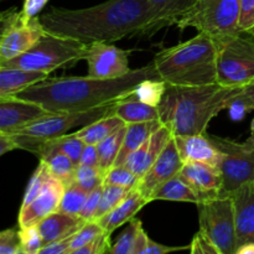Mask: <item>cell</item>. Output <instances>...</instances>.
<instances>
[{
	"mask_svg": "<svg viewBox=\"0 0 254 254\" xmlns=\"http://www.w3.org/2000/svg\"><path fill=\"white\" fill-rule=\"evenodd\" d=\"M155 200L180 201V202H191L195 205L201 202L197 193L179 175L169 179L153 191L150 196V202Z\"/></svg>",
	"mask_w": 254,
	"mask_h": 254,
	"instance_id": "25",
	"label": "cell"
},
{
	"mask_svg": "<svg viewBox=\"0 0 254 254\" xmlns=\"http://www.w3.org/2000/svg\"><path fill=\"white\" fill-rule=\"evenodd\" d=\"M72 238H73V236L64 238V240L55 241V242L49 243V245H45L39 254H69Z\"/></svg>",
	"mask_w": 254,
	"mask_h": 254,
	"instance_id": "44",
	"label": "cell"
},
{
	"mask_svg": "<svg viewBox=\"0 0 254 254\" xmlns=\"http://www.w3.org/2000/svg\"><path fill=\"white\" fill-rule=\"evenodd\" d=\"M236 254H254V242H247L240 246L236 251Z\"/></svg>",
	"mask_w": 254,
	"mask_h": 254,
	"instance_id": "50",
	"label": "cell"
},
{
	"mask_svg": "<svg viewBox=\"0 0 254 254\" xmlns=\"http://www.w3.org/2000/svg\"><path fill=\"white\" fill-rule=\"evenodd\" d=\"M148 79H160L154 61L118 78H47L27 87L15 97L36 102L50 113L87 111L124 99Z\"/></svg>",
	"mask_w": 254,
	"mask_h": 254,
	"instance_id": "2",
	"label": "cell"
},
{
	"mask_svg": "<svg viewBox=\"0 0 254 254\" xmlns=\"http://www.w3.org/2000/svg\"><path fill=\"white\" fill-rule=\"evenodd\" d=\"M248 139H250V140L254 141V119H253V122H252V127H251V136Z\"/></svg>",
	"mask_w": 254,
	"mask_h": 254,
	"instance_id": "51",
	"label": "cell"
},
{
	"mask_svg": "<svg viewBox=\"0 0 254 254\" xmlns=\"http://www.w3.org/2000/svg\"><path fill=\"white\" fill-rule=\"evenodd\" d=\"M156 17L158 29L176 25L181 16L192 7L196 0H148Z\"/></svg>",
	"mask_w": 254,
	"mask_h": 254,
	"instance_id": "24",
	"label": "cell"
},
{
	"mask_svg": "<svg viewBox=\"0 0 254 254\" xmlns=\"http://www.w3.org/2000/svg\"><path fill=\"white\" fill-rule=\"evenodd\" d=\"M49 113L36 102L15 96L0 97V131L12 133Z\"/></svg>",
	"mask_w": 254,
	"mask_h": 254,
	"instance_id": "16",
	"label": "cell"
},
{
	"mask_svg": "<svg viewBox=\"0 0 254 254\" xmlns=\"http://www.w3.org/2000/svg\"><path fill=\"white\" fill-rule=\"evenodd\" d=\"M21 254H39L45 243L37 226L19 227Z\"/></svg>",
	"mask_w": 254,
	"mask_h": 254,
	"instance_id": "37",
	"label": "cell"
},
{
	"mask_svg": "<svg viewBox=\"0 0 254 254\" xmlns=\"http://www.w3.org/2000/svg\"><path fill=\"white\" fill-rule=\"evenodd\" d=\"M179 176L197 193L201 201L218 197L223 185L220 168L197 161L184 164Z\"/></svg>",
	"mask_w": 254,
	"mask_h": 254,
	"instance_id": "15",
	"label": "cell"
},
{
	"mask_svg": "<svg viewBox=\"0 0 254 254\" xmlns=\"http://www.w3.org/2000/svg\"><path fill=\"white\" fill-rule=\"evenodd\" d=\"M111 248V233L103 232L98 237L94 238L91 243L79 248V250L74 251L73 254H103L109 253Z\"/></svg>",
	"mask_w": 254,
	"mask_h": 254,
	"instance_id": "42",
	"label": "cell"
},
{
	"mask_svg": "<svg viewBox=\"0 0 254 254\" xmlns=\"http://www.w3.org/2000/svg\"><path fill=\"white\" fill-rule=\"evenodd\" d=\"M103 188L104 186L101 185L89 192L86 203L83 205V208L79 213V217L83 218L84 221H94L97 210H98L99 201H101L102 193H103Z\"/></svg>",
	"mask_w": 254,
	"mask_h": 254,
	"instance_id": "43",
	"label": "cell"
},
{
	"mask_svg": "<svg viewBox=\"0 0 254 254\" xmlns=\"http://www.w3.org/2000/svg\"><path fill=\"white\" fill-rule=\"evenodd\" d=\"M104 175L99 170L98 166L89 165H77L76 173H74V183L77 188L91 192L98 186L103 185Z\"/></svg>",
	"mask_w": 254,
	"mask_h": 254,
	"instance_id": "34",
	"label": "cell"
},
{
	"mask_svg": "<svg viewBox=\"0 0 254 254\" xmlns=\"http://www.w3.org/2000/svg\"><path fill=\"white\" fill-rule=\"evenodd\" d=\"M116 103L106 104V106L87 109V111L49 113L31 122L24 128L17 129L9 134L15 139L19 149H25V150H29L35 154L40 143L64 135L71 129L77 128V127H79L81 129L108 116L112 113Z\"/></svg>",
	"mask_w": 254,
	"mask_h": 254,
	"instance_id": "6",
	"label": "cell"
},
{
	"mask_svg": "<svg viewBox=\"0 0 254 254\" xmlns=\"http://www.w3.org/2000/svg\"><path fill=\"white\" fill-rule=\"evenodd\" d=\"M139 176L124 165H114L103 178V185H114L127 189H135L139 184Z\"/></svg>",
	"mask_w": 254,
	"mask_h": 254,
	"instance_id": "36",
	"label": "cell"
},
{
	"mask_svg": "<svg viewBox=\"0 0 254 254\" xmlns=\"http://www.w3.org/2000/svg\"><path fill=\"white\" fill-rule=\"evenodd\" d=\"M19 149V145L15 141V139L9 133L0 131V155H5L9 151Z\"/></svg>",
	"mask_w": 254,
	"mask_h": 254,
	"instance_id": "48",
	"label": "cell"
},
{
	"mask_svg": "<svg viewBox=\"0 0 254 254\" xmlns=\"http://www.w3.org/2000/svg\"><path fill=\"white\" fill-rule=\"evenodd\" d=\"M49 0H24L21 14L25 20H32L37 17L42 9L46 6Z\"/></svg>",
	"mask_w": 254,
	"mask_h": 254,
	"instance_id": "45",
	"label": "cell"
},
{
	"mask_svg": "<svg viewBox=\"0 0 254 254\" xmlns=\"http://www.w3.org/2000/svg\"><path fill=\"white\" fill-rule=\"evenodd\" d=\"M217 47V82L243 88L254 83V36L235 32L213 37Z\"/></svg>",
	"mask_w": 254,
	"mask_h": 254,
	"instance_id": "7",
	"label": "cell"
},
{
	"mask_svg": "<svg viewBox=\"0 0 254 254\" xmlns=\"http://www.w3.org/2000/svg\"><path fill=\"white\" fill-rule=\"evenodd\" d=\"M66 186L57 178H52L46 188L29 203L20 207L17 225L19 227H30L37 226L40 221L44 220L51 213L59 210L60 202L64 196Z\"/></svg>",
	"mask_w": 254,
	"mask_h": 254,
	"instance_id": "14",
	"label": "cell"
},
{
	"mask_svg": "<svg viewBox=\"0 0 254 254\" xmlns=\"http://www.w3.org/2000/svg\"><path fill=\"white\" fill-rule=\"evenodd\" d=\"M112 114L119 117L126 124L143 123V122L160 119L158 106H153L138 99H131L129 97L117 102Z\"/></svg>",
	"mask_w": 254,
	"mask_h": 254,
	"instance_id": "22",
	"label": "cell"
},
{
	"mask_svg": "<svg viewBox=\"0 0 254 254\" xmlns=\"http://www.w3.org/2000/svg\"><path fill=\"white\" fill-rule=\"evenodd\" d=\"M189 251L191 254H221L213 241L201 230L193 236Z\"/></svg>",
	"mask_w": 254,
	"mask_h": 254,
	"instance_id": "39",
	"label": "cell"
},
{
	"mask_svg": "<svg viewBox=\"0 0 254 254\" xmlns=\"http://www.w3.org/2000/svg\"><path fill=\"white\" fill-rule=\"evenodd\" d=\"M78 165H89V166H98V153H97V146L86 144L82 153L81 160Z\"/></svg>",
	"mask_w": 254,
	"mask_h": 254,
	"instance_id": "47",
	"label": "cell"
},
{
	"mask_svg": "<svg viewBox=\"0 0 254 254\" xmlns=\"http://www.w3.org/2000/svg\"><path fill=\"white\" fill-rule=\"evenodd\" d=\"M89 192L82 190V189L77 188L76 185H71L66 188L64 196L60 202L59 210L60 212L68 213V215L79 216L83 205L86 203L87 197H88Z\"/></svg>",
	"mask_w": 254,
	"mask_h": 254,
	"instance_id": "33",
	"label": "cell"
},
{
	"mask_svg": "<svg viewBox=\"0 0 254 254\" xmlns=\"http://www.w3.org/2000/svg\"><path fill=\"white\" fill-rule=\"evenodd\" d=\"M103 232H106V231L102 228V226L97 221H87L79 228L78 232L73 236V238H72L71 247H69V254H73L74 251L79 250V248L84 247L86 245L91 243L94 238H97Z\"/></svg>",
	"mask_w": 254,
	"mask_h": 254,
	"instance_id": "38",
	"label": "cell"
},
{
	"mask_svg": "<svg viewBox=\"0 0 254 254\" xmlns=\"http://www.w3.org/2000/svg\"><path fill=\"white\" fill-rule=\"evenodd\" d=\"M238 101L242 102L247 109H254V84L243 87L238 96Z\"/></svg>",
	"mask_w": 254,
	"mask_h": 254,
	"instance_id": "49",
	"label": "cell"
},
{
	"mask_svg": "<svg viewBox=\"0 0 254 254\" xmlns=\"http://www.w3.org/2000/svg\"><path fill=\"white\" fill-rule=\"evenodd\" d=\"M127 131V124L122 127L121 129L109 135L104 140L99 141L97 144V153H98V168L102 174H106L109 169L116 165L117 158L119 155V151L122 149L124 135Z\"/></svg>",
	"mask_w": 254,
	"mask_h": 254,
	"instance_id": "29",
	"label": "cell"
},
{
	"mask_svg": "<svg viewBox=\"0 0 254 254\" xmlns=\"http://www.w3.org/2000/svg\"><path fill=\"white\" fill-rule=\"evenodd\" d=\"M86 222L87 221H84L79 216L68 215V213L56 211V212L45 217L42 221H40L37 227L41 232L44 243L49 245L55 241L74 236Z\"/></svg>",
	"mask_w": 254,
	"mask_h": 254,
	"instance_id": "20",
	"label": "cell"
},
{
	"mask_svg": "<svg viewBox=\"0 0 254 254\" xmlns=\"http://www.w3.org/2000/svg\"><path fill=\"white\" fill-rule=\"evenodd\" d=\"M242 88L220 83L206 86L166 84L158 104L160 121L174 136L206 134L208 123L223 109L231 108Z\"/></svg>",
	"mask_w": 254,
	"mask_h": 254,
	"instance_id": "3",
	"label": "cell"
},
{
	"mask_svg": "<svg viewBox=\"0 0 254 254\" xmlns=\"http://www.w3.org/2000/svg\"><path fill=\"white\" fill-rule=\"evenodd\" d=\"M39 158L40 160L46 164L52 175L61 180L66 188L74 183V173H76L77 165L71 158L64 155L61 151L56 150L46 151V153L41 154Z\"/></svg>",
	"mask_w": 254,
	"mask_h": 254,
	"instance_id": "28",
	"label": "cell"
},
{
	"mask_svg": "<svg viewBox=\"0 0 254 254\" xmlns=\"http://www.w3.org/2000/svg\"><path fill=\"white\" fill-rule=\"evenodd\" d=\"M84 146H86V143L81 138H78L76 135V133L64 134L62 136H57V138L49 139V140H45L42 143H40L37 145L35 154L37 156H40L41 154L46 153V151H61L64 155L71 158L76 165H78Z\"/></svg>",
	"mask_w": 254,
	"mask_h": 254,
	"instance_id": "27",
	"label": "cell"
},
{
	"mask_svg": "<svg viewBox=\"0 0 254 254\" xmlns=\"http://www.w3.org/2000/svg\"><path fill=\"white\" fill-rule=\"evenodd\" d=\"M88 45L77 40L45 31L39 41L22 55L6 61H0V66L41 71L51 73L59 68L73 67L84 60Z\"/></svg>",
	"mask_w": 254,
	"mask_h": 254,
	"instance_id": "5",
	"label": "cell"
},
{
	"mask_svg": "<svg viewBox=\"0 0 254 254\" xmlns=\"http://www.w3.org/2000/svg\"><path fill=\"white\" fill-rule=\"evenodd\" d=\"M241 0H196L176 22L179 29L193 27L212 37L238 32Z\"/></svg>",
	"mask_w": 254,
	"mask_h": 254,
	"instance_id": "8",
	"label": "cell"
},
{
	"mask_svg": "<svg viewBox=\"0 0 254 254\" xmlns=\"http://www.w3.org/2000/svg\"><path fill=\"white\" fill-rule=\"evenodd\" d=\"M52 178H54V175H52L51 171L49 170L46 164H45L44 161L40 160L39 166H37L34 175L31 176V179H30L29 181V185H27L26 192H25L24 200H22L21 203V207L29 205V203L31 202V201L34 200L45 188H46V185L49 184V181L51 180Z\"/></svg>",
	"mask_w": 254,
	"mask_h": 254,
	"instance_id": "35",
	"label": "cell"
},
{
	"mask_svg": "<svg viewBox=\"0 0 254 254\" xmlns=\"http://www.w3.org/2000/svg\"><path fill=\"white\" fill-rule=\"evenodd\" d=\"M39 19L45 31L86 45L112 44L124 37H151L159 31L148 0H107L76 10L51 7Z\"/></svg>",
	"mask_w": 254,
	"mask_h": 254,
	"instance_id": "1",
	"label": "cell"
},
{
	"mask_svg": "<svg viewBox=\"0 0 254 254\" xmlns=\"http://www.w3.org/2000/svg\"><path fill=\"white\" fill-rule=\"evenodd\" d=\"M148 203H150L148 198L135 188L118 206L96 221L106 232L112 235L117 228L135 217L136 213Z\"/></svg>",
	"mask_w": 254,
	"mask_h": 254,
	"instance_id": "19",
	"label": "cell"
},
{
	"mask_svg": "<svg viewBox=\"0 0 254 254\" xmlns=\"http://www.w3.org/2000/svg\"><path fill=\"white\" fill-rule=\"evenodd\" d=\"M212 143L222 151L220 170L223 185L220 196H231L245 184L254 181V141L237 143L235 140L208 135Z\"/></svg>",
	"mask_w": 254,
	"mask_h": 254,
	"instance_id": "10",
	"label": "cell"
},
{
	"mask_svg": "<svg viewBox=\"0 0 254 254\" xmlns=\"http://www.w3.org/2000/svg\"><path fill=\"white\" fill-rule=\"evenodd\" d=\"M49 76L46 72L0 66V97L15 96L27 87L47 79Z\"/></svg>",
	"mask_w": 254,
	"mask_h": 254,
	"instance_id": "21",
	"label": "cell"
},
{
	"mask_svg": "<svg viewBox=\"0 0 254 254\" xmlns=\"http://www.w3.org/2000/svg\"><path fill=\"white\" fill-rule=\"evenodd\" d=\"M130 51L118 49L111 42H94L88 45L84 60L88 76L94 78H118L131 71L129 67Z\"/></svg>",
	"mask_w": 254,
	"mask_h": 254,
	"instance_id": "12",
	"label": "cell"
},
{
	"mask_svg": "<svg viewBox=\"0 0 254 254\" xmlns=\"http://www.w3.org/2000/svg\"><path fill=\"white\" fill-rule=\"evenodd\" d=\"M184 160L181 159L179 153L178 145H176L175 138H171L170 141L166 144L164 150L158 156L153 165L148 171L144 174L143 178L139 180L138 189L150 202V196L153 191L161 185L163 183L168 181L169 179L179 175L180 170L184 166Z\"/></svg>",
	"mask_w": 254,
	"mask_h": 254,
	"instance_id": "13",
	"label": "cell"
},
{
	"mask_svg": "<svg viewBox=\"0 0 254 254\" xmlns=\"http://www.w3.org/2000/svg\"><path fill=\"white\" fill-rule=\"evenodd\" d=\"M141 221L138 218H131L129 221V226L122 232V235L117 238L116 243L112 245L109 253L113 254H134L135 252L138 238L143 231Z\"/></svg>",
	"mask_w": 254,
	"mask_h": 254,
	"instance_id": "30",
	"label": "cell"
},
{
	"mask_svg": "<svg viewBox=\"0 0 254 254\" xmlns=\"http://www.w3.org/2000/svg\"><path fill=\"white\" fill-rule=\"evenodd\" d=\"M179 153L184 163L197 161L220 166L222 160V151L212 143L207 134H195L188 136H174Z\"/></svg>",
	"mask_w": 254,
	"mask_h": 254,
	"instance_id": "18",
	"label": "cell"
},
{
	"mask_svg": "<svg viewBox=\"0 0 254 254\" xmlns=\"http://www.w3.org/2000/svg\"><path fill=\"white\" fill-rule=\"evenodd\" d=\"M0 254H21L19 230L9 228L0 233Z\"/></svg>",
	"mask_w": 254,
	"mask_h": 254,
	"instance_id": "41",
	"label": "cell"
},
{
	"mask_svg": "<svg viewBox=\"0 0 254 254\" xmlns=\"http://www.w3.org/2000/svg\"><path fill=\"white\" fill-rule=\"evenodd\" d=\"M238 30L254 36V0H241Z\"/></svg>",
	"mask_w": 254,
	"mask_h": 254,
	"instance_id": "40",
	"label": "cell"
},
{
	"mask_svg": "<svg viewBox=\"0 0 254 254\" xmlns=\"http://www.w3.org/2000/svg\"><path fill=\"white\" fill-rule=\"evenodd\" d=\"M235 203L237 248L254 242V181L245 184L231 195Z\"/></svg>",
	"mask_w": 254,
	"mask_h": 254,
	"instance_id": "17",
	"label": "cell"
},
{
	"mask_svg": "<svg viewBox=\"0 0 254 254\" xmlns=\"http://www.w3.org/2000/svg\"><path fill=\"white\" fill-rule=\"evenodd\" d=\"M185 250H190V246H185V247H169V246L160 245V243L154 242L151 238H149L148 245H146L143 254H166V253L179 252V251H185Z\"/></svg>",
	"mask_w": 254,
	"mask_h": 254,
	"instance_id": "46",
	"label": "cell"
},
{
	"mask_svg": "<svg viewBox=\"0 0 254 254\" xmlns=\"http://www.w3.org/2000/svg\"><path fill=\"white\" fill-rule=\"evenodd\" d=\"M159 77L174 86H206L217 82L215 39L200 32L192 39L161 50L154 57Z\"/></svg>",
	"mask_w": 254,
	"mask_h": 254,
	"instance_id": "4",
	"label": "cell"
},
{
	"mask_svg": "<svg viewBox=\"0 0 254 254\" xmlns=\"http://www.w3.org/2000/svg\"><path fill=\"white\" fill-rule=\"evenodd\" d=\"M163 126L160 119L158 121L143 122V123H131L127 124V131L124 135L122 149L119 151V155L117 158L116 165H123L128 156L133 153L134 150L143 145L151 135L154 131L158 130Z\"/></svg>",
	"mask_w": 254,
	"mask_h": 254,
	"instance_id": "23",
	"label": "cell"
},
{
	"mask_svg": "<svg viewBox=\"0 0 254 254\" xmlns=\"http://www.w3.org/2000/svg\"><path fill=\"white\" fill-rule=\"evenodd\" d=\"M252 84H254V83H252Z\"/></svg>",
	"mask_w": 254,
	"mask_h": 254,
	"instance_id": "52",
	"label": "cell"
},
{
	"mask_svg": "<svg viewBox=\"0 0 254 254\" xmlns=\"http://www.w3.org/2000/svg\"><path fill=\"white\" fill-rule=\"evenodd\" d=\"M166 88V82L163 79H148L144 81L135 91L129 94V98L138 99L145 103L158 106Z\"/></svg>",
	"mask_w": 254,
	"mask_h": 254,
	"instance_id": "31",
	"label": "cell"
},
{
	"mask_svg": "<svg viewBox=\"0 0 254 254\" xmlns=\"http://www.w3.org/2000/svg\"><path fill=\"white\" fill-rule=\"evenodd\" d=\"M103 193H102L101 201H99L98 210H97L96 217L94 221L98 220L99 217L104 216L108 213L109 211L113 210L116 206H118L127 196L130 193L133 189H127L121 188V186H114V185H103Z\"/></svg>",
	"mask_w": 254,
	"mask_h": 254,
	"instance_id": "32",
	"label": "cell"
},
{
	"mask_svg": "<svg viewBox=\"0 0 254 254\" xmlns=\"http://www.w3.org/2000/svg\"><path fill=\"white\" fill-rule=\"evenodd\" d=\"M197 210L200 230L213 241L221 254H236L237 227L233 198L218 196L201 201Z\"/></svg>",
	"mask_w": 254,
	"mask_h": 254,
	"instance_id": "9",
	"label": "cell"
},
{
	"mask_svg": "<svg viewBox=\"0 0 254 254\" xmlns=\"http://www.w3.org/2000/svg\"><path fill=\"white\" fill-rule=\"evenodd\" d=\"M124 126H126V123L119 117L111 113L81 128L78 131H76V135L81 138L86 144L97 145L99 141L108 138L109 135L116 133L118 129H121Z\"/></svg>",
	"mask_w": 254,
	"mask_h": 254,
	"instance_id": "26",
	"label": "cell"
},
{
	"mask_svg": "<svg viewBox=\"0 0 254 254\" xmlns=\"http://www.w3.org/2000/svg\"><path fill=\"white\" fill-rule=\"evenodd\" d=\"M0 61H6L31 49L45 32L39 16L25 20L21 11L9 9L1 12Z\"/></svg>",
	"mask_w": 254,
	"mask_h": 254,
	"instance_id": "11",
	"label": "cell"
}]
</instances>
